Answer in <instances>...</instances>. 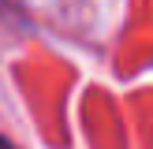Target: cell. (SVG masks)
Returning a JSON list of instances; mask_svg holds the SVG:
<instances>
[{"instance_id": "obj_1", "label": "cell", "mask_w": 153, "mask_h": 149, "mask_svg": "<svg viewBox=\"0 0 153 149\" xmlns=\"http://www.w3.org/2000/svg\"><path fill=\"white\" fill-rule=\"evenodd\" d=\"M0 149H15V145H11V142H4V138H0Z\"/></svg>"}]
</instances>
